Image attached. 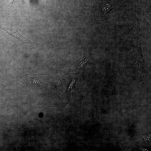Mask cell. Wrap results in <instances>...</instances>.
I'll list each match as a JSON object with an SVG mask.
<instances>
[{"label":"cell","instance_id":"obj_2","mask_svg":"<svg viewBox=\"0 0 151 151\" xmlns=\"http://www.w3.org/2000/svg\"><path fill=\"white\" fill-rule=\"evenodd\" d=\"M14 0H10L8 5V10L9 11L13 5V3Z\"/></svg>","mask_w":151,"mask_h":151},{"label":"cell","instance_id":"obj_3","mask_svg":"<svg viewBox=\"0 0 151 151\" xmlns=\"http://www.w3.org/2000/svg\"><path fill=\"white\" fill-rule=\"evenodd\" d=\"M110 6L108 5H105L103 8L104 11L105 12H107L110 9Z\"/></svg>","mask_w":151,"mask_h":151},{"label":"cell","instance_id":"obj_1","mask_svg":"<svg viewBox=\"0 0 151 151\" xmlns=\"http://www.w3.org/2000/svg\"><path fill=\"white\" fill-rule=\"evenodd\" d=\"M5 30L10 35L15 37L20 40L27 49L30 50H35L38 47V44L33 42L27 39L25 37L21 35L15 28L12 27L6 29Z\"/></svg>","mask_w":151,"mask_h":151}]
</instances>
